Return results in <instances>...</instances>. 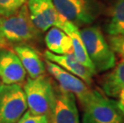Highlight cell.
I'll return each instance as SVG.
<instances>
[{
    "instance_id": "9c48e42d",
    "label": "cell",
    "mask_w": 124,
    "mask_h": 123,
    "mask_svg": "<svg viewBox=\"0 0 124 123\" xmlns=\"http://www.w3.org/2000/svg\"><path fill=\"white\" fill-rule=\"evenodd\" d=\"M27 72L15 51L0 48V79L2 84H22Z\"/></svg>"
},
{
    "instance_id": "3957f363",
    "label": "cell",
    "mask_w": 124,
    "mask_h": 123,
    "mask_svg": "<svg viewBox=\"0 0 124 123\" xmlns=\"http://www.w3.org/2000/svg\"><path fill=\"white\" fill-rule=\"evenodd\" d=\"M83 106V123H123L124 116L117 101L102 94L98 90H91Z\"/></svg>"
},
{
    "instance_id": "6da1fadb",
    "label": "cell",
    "mask_w": 124,
    "mask_h": 123,
    "mask_svg": "<svg viewBox=\"0 0 124 123\" xmlns=\"http://www.w3.org/2000/svg\"><path fill=\"white\" fill-rule=\"evenodd\" d=\"M27 109L35 115H43L51 121L56 101V89L46 75L28 78L23 86Z\"/></svg>"
},
{
    "instance_id": "5bb4252c",
    "label": "cell",
    "mask_w": 124,
    "mask_h": 123,
    "mask_svg": "<svg viewBox=\"0 0 124 123\" xmlns=\"http://www.w3.org/2000/svg\"><path fill=\"white\" fill-rule=\"evenodd\" d=\"M45 43L48 51L55 54H65L73 52L72 43L65 31L59 27H53L49 29Z\"/></svg>"
},
{
    "instance_id": "8fae6325",
    "label": "cell",
    "mask_w": 124,
    "mask_h": 123,
    "mask_svg": "<svg viewBox=\"0 0 124 123\" xmlns=\"http://www.w3.org/2000/svg\"><path fill=\"white\" fill-rule=\"evenodd\" d=\"M44 57L45 59L54 62L67 71L77 76L87 86L91 85L94 74L76 59L73 52L65 54H55L46 51L44 53Z\"/></svg>"
},
{
    "instance_id": "7c38bea8",
    "label": "cell",
    "mask_w": 124,
    "mask_h": 123,
    "mask_svg": "<svg viewBox=\"0 0 124 123\" xmlns=\"http://www.w3.org/2000/svg\"><path fill=\"white\" fill-rule=\"evenodd\" d=\"M14 51L19 58L29 78H35L45 74V62L34 48L27 44H19L14 46Z\"/></svg>"
},
{
    "instance_id": "5b68a950",
    "label": "cell",
    "mask_w": 124,
    "mask_h": 123,
    "mask_svg": "<svg viewBox=\"0 0 124 123\" xmlns=\"http://www.w3.org/2000/svg\"><path fill=\"white\" fill-rule=\"evenodd\" d=\"M59 14L77 27L89 25L102 11L98 0H52Z\"/></svg>"
},
{
    "instance_id": "e0dca14e",
    "label": "cell",
    "mask_w": 124,
    "mask_h": 123,
    "mask_svg": "<svg viewBox=\"0 0 124 123\" xmlns=\"http://www.w3.org/2000/svg\"><path fill=\"white\" fill-rule=\"evenodd\" d=\"M27 0H0V17L14 14L26 4Z\"/></svg>"
},
{
    "instance_id": "9a60e30c",
    "label": "cell",
    "mask_w": 124,
    "mask_h": 123,
    "mask_svg": "<svg viewBox=\"0 0 124 123\" xmlns=\"http://www.w3.org/2000/svg\"><path fill=\"white\" fill-rule=\"evenodd\" d=\"M102 88L107 97L116 98L124 89V61L105 76L102 82Z\"/></svg>"
},
{
    "instance_id": "2e32d148",
    "label": "cell",
    "mask_w": 124,
    "mask_h": 123,
    "mask_svg": "<svg viewBox=\"0 0 124 123\" xmlns=\"http://www.w3.org/2000/svg\"><path fill=\"white\" fill-rule=\"evenodd\" d=\"M107 32L110 35H124V0H118L114 5Z\"/></svg>"
},
{
    "instance_id": "4fadbf2b",
    "label": "cell",
    "mask_w": 124,
    "mask_h": 123,
    "mask_svg": "<svg viewBox=\"0 0 124 123\" xmlns=\"http://www.w3.org/2000/svg\"><path fill=\"white\" fill-rule=\"evenodd\" d=\"M62 30L65 31L70 38L71 43H72L73 54L76 59L84 66L87 68L94 75L96 74L97 71L86 53V47L80 35V31L77 26L67 20L63 25Z\"/></svg>"
},
{
    "instance_id": "ffe728a7",
    "label": "cell",
    "mask_w": 124,
    "mask_h": 123,
    "mask_svg": "<svg viewBox=\"0 0 124 123\" xmlns=\"http://www.w3.org/2000/svg\"><path fill=\"white\" fill-rule=\"evenodd\" d=\"M118 100L117 101V105L119 109V110L121 111V113L123 114L124 116V89H123L121 90V92L119 93V94L118 96Z\"/></svg>"
},
{
    "instance_id": "7a4b0ae2",
    "label": "cell",
    "mask_w": 124,
    "mask_h": 123,
    "mask_svg": "<svg viewBox=\"0 0 124 123\" xmlns=\"http://www.w3.org/2000/svg\"><path fill=\"white\" fill-rule=\"evenodd\" d=\"M0 36L6 43L18 45L40 38L41 32L33 24L27 4L9 16L0 17Z\"/></svg>"
},
{
    "instance_id": "277c9868",
    "label": "cell",
    "mask_w": 124,
    "mask_h": 123,
    "mask_svg": "<svg viewBox=\"0 0 124 123\" xmlns=\"http://www.w3.org/2000/svg\"><path fill=\"white\" fill-rule=\"evenodd\" d=\"M80 31L86 53L97 72L106 71L115 66V54L110 49L101 30L87 27Z\"/></svg>"
},
{
    "instance_id": "d6986e66",
    "label": "cell",
    "mask_w": 124,
    "mask_h": 123,
    "mask_svg": "<svg viewBox=\"0 0 124 123\" xmlns=\"http://www.w3.org/2000/svg\"><path fill=\"white\" fill-rule=\"evenodd\" d=\"M17 123H51L48 117L43 115H35L27 110Z\"/></svg>"
},
{
    "instance_id": "30bf717a",
    "label": "cell",
    "mask_w": 124,
    "mask_h": 123,
    "mask_svg": "<svg viewBox=\"0 0 124 123\" xmlns=\"http://www.w3.org/2000/svg\"><path fill=\"white\" fill-rule=\"evenodd\" d=\"M51 123H80L75 96L60 88L56 89V101Z\"/></svg>"
},
{
    "instance_id": "44dd1931",
    "label": "cell",
    "mask_w": 124,
    "mask_h": 123,
    "mask_svg": "<svg viewBox=\"0 0 124 123\" xmlns=\"http://www.w3.org/2000/svg\"><path fill=\"white\" fill-rule=\"evenodd\" d=\"M6 44H7V43H5L4 40L1 38V36H0V48H1V47H4Z\"/></svg>"
},
{
    "instance_id": "52a82bcc",
    "label": "cell",
    "mask_w": 124,
    "mask_h": 123,
    "mask_svg": "<svg viewBox=\"0 0 124 123\" xmlns=\"http://www.w3.org/2000/svg\"><path fill=\"white\" fill-rule=\"evenodd\" d=\"M27 5L31 19L40 32L53 27L62 29L67 20L59 14L52 0H28Z\"/></svg>"
},
{
    "instance_id": "ac0fdd59",
    "label": "cell",
    "mask_w": 124,
    "mask_h": 123,
    "mask_svg": "<svg viewBox=\"0 0 124 123\" xmlns=\"http://www.w3.org/2000/svg\"><path fill=\"white\" fill-rule=\"evenodd\" d=\"M108 44L115 54H117L124 61V35H110Z\"/></svg>"
},
{
    "instance_id": "8992f818",
    "label": "cell",
    "mask_w": 124,
    "mask_h": 123,
    "mask_svg": "<svg viewBox=\"0 0 124 123\" xmlns=\"http://www.w3.org/2000/svg\"><path fill=\"white\" fill-rule=\"evenodd\" d=\"M27 109L22 86L18 84L0 85V123H17Z\"/></svg>"
},
{
    "instance_id": "ba28073f",
    "label": "cell",
    "mask_w": 124,
    "mask_h": 123,
    "mask_svg": "<svg viewBox=\"0 0 124 123\" xmlns=\"http://www.w3.org/2000/svg\"><path fill=\"white\" fill-rule=\"evenodd\" d=\"M45 65L50 74L59 82L60 88L77 97L81 104L85 101L91 90L83 80L47 59H45Z\"/></svg>"
}]
</instances>
